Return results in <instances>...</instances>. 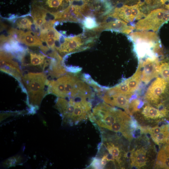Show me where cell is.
Returning <instances> with one entry per match:
<instances>
[{
	"mask_svg": "<svg viewBox=\"0 0 169 169\" xmlns=\"http://www.w3.org/2000/svg\"><path fill=\"white\" fill-rule=\"evenodd\" d=\"M21 84L26 90L28 102L33 106L39 105L48 93L45 90L49 84L46 74L44 72H29L23 76Z\"/></svg>",
	"mask_w": 169,
	"mask_h": 169,
	"instance_id": "1",
	"label": "cell"
},
{
	"mask_svg": "<svg viewBox=\"0 0 169 169\" xmlns=\"http://www.w3.org/2000/svg\"><path fill=\"white\" fill-rule=\"evenodd\" d=\"M89 118L99 127L109 130L115 123L128 119L124 112L105 103H100L94 107Z\"/></svg>",
	"mask_w": 169,
	"mask_h": 169,
	"instance_id": "2",
	"label": "cell"
},
{
	"mask_svg": "<svg viewBox=\"0 0 169 169\" xmlns=\"http://www.w3.org/2000/svg\"><path fill=\"white\" fill-rule=\"evenodd\" d=\"M146 31L135 32L130 35L134 44L135 51L140 58L147 55L150 51L152 53V48L160 51L161 47L157 35L154 32Z\"/></svg>",
	"mask_w": 169,
	"mask_h": 169,
	"instance_id": "3",
	"label": "cell"
},
{
	"mask_svg": "<svg viewBox=\"0 0 169 169\" xmlns=\"http://www.w3.org/2000/svg\"><path fill=\"white\" fill-rule=\"evenodd\" d=\"M169 21V11L164 8H157L139 20L135 27L138 30L156 32Z\"/></svg>",
	"mask_w": 169,
	"mask_h": 169,
	"instance_id": "4",
	"label": "cell"
},
{
	"mask_svg": "<svg viewBox=\"0 0 169 169\" xmlns=\"http://www.w3.org/2000/svg\"><path fill=\"white\" fill-rule=\"evenodd\" d=\"M11 54L3 50L0 52V70L10 74L21 82L23 75L18 63Z\"/></svg>",
	"mask_w": 169,
	"mask_h": 169,
	"instance_id": "5",
	"label": "cell"
},
{
	"mask_svg": "<svg viewBox=\"0 0 169 169\" xmlns=\"http://www.w3.org/2000/svg\"><path fill=\"white\" fill-rule=\"evenodd\" d=\"M143 16L138 4L131 6L125 5L117 8L112 14L113 17L128 23L139 20Z\"/></svg>",
	"mask_w": 169,
	"mask_h": 169,
	"instance_id": "6",
	"label": "cell"
},
{
	"mask_svg": "<svg viewBox=\"0 0 169 169\" xmlns=\"http://www.w3.org/2000/svg\"><path fill=\"white\" fill-rule=\"evenodd\" d=\"M141 64V79L147 84L159 74L158 67L160 60L157 55L151 56L143 61L140 60Z\"/></svg>",
	"mask_w": 169,
	"mask_h": 169,
	"instance_id": "7",
	"label": "cell"
},
{
	"mask_svg": "<svg viewBox=\"0 0 169 169\" xmlns=\"http://www.w3.org/2000/svg\"><path fill=\"white\" fill-rule=\"evenodd\" d=\"M9 33L18 42L29 46H41L42 41L36 33L31 31L24 32L21 30L11 28Z\"/></svg>",
	"mask_w": 169,
	"mask_h": 169,
	"instance_id": "8",
	"label": "cell"
},
{
	"mask_svg": "<svg viewBox=\"0 0 169 169\" xmlns=\"http://www.w3.org/2000/svg\"><path fill=\"white\" fill-rule=\"evenodd\" d=\"M57 51L60 54H67L82 49L84 44L80 35L76 36L66 37L61 39Z\"/></svg>",
	"mask_w": 169,
	"mask_h": 169,
	"instance_id": "9",
	"label": "cell"
},
{
	"mask_svg": "<svg viewBox=\"0 0 169 169\" xmlns=\"http://www.w3.org/2000/svg\"><path fill=\"white\" fill-rule=\"evenodd\" d=\"M131 97L119 93L106 91L102 98L106 103L122 108L128 113V107Z\"/></svg>",
	"mask_w": 169,
	"mask_h": 169,
	"instance_id": "10",
	"label": "cell"
},
{
	"mask_svg": "<svg viewBox=\"0 0 169 169\" xmlns=\"http://www.w3.org/2000/svg\"><path fill=\"white\" fill-rule=\"evenodd\" d=\"M52 12L35 4L32 5L31 16L36 28L40 29L42 25L50 20L47 19Z\"/></svg>",
	"mask_w": 169,
	"mask_h": 169,
	"instance_id": "11",
	"label": "cell"
},
{
	"mask_svg": "<svg viewBox=\"0 0 169 169\" xmlns=\"http://www.w3.org/2000/svg\"><path fill=\"white\" fill-rule=\"evenodd\" d=\"M100 28L128 34L135 29V27L128 25L125 21L117 19L103 23Z\"/></svg>",
	"mask_w": 169,
	"mask_h": 169,
	"instance_id": "12",
	"label": "cell"
},
{
	"mask_svg": "<svg viewBox=\"0 0 169 169\" xmlns=\"http://www.w3.org/2000/svg\"><path fill=\"white\" fill-rule=\"evenodd\" d=\"M141 79V64L140 61L137 69L131 77L125 81L127 84L129 90L133 94L137 89Z\"/></svg>",
	"mask_w": 169,
	"mask_h": 169,
	"instance_id": "13",
	"label": "cell"
},
{
	"mask_svg": "<svg viewBox=\"0 0 169 169\" xmlns=\"http://www.w3.org/2000/svg\"><path fill=\"white\" fill-rule=\"evenodd\" d=\"M156 164L159 168L169 169V145L168 144L159 151Z\"/></svg>",
	"mask_w": 169,
	"mask_h": 169,
	"instance_id": "14",
	"label": "cell"
},
{
	"mask_svg": "<svg viewBox=\"0 0 169 169\" xmlns=\"http://www.w3.org/2000/svg\"><path fill=\"white\" fill-rule=\"evenodd\" d=\"M63 0H35L33 3L50 12L51 10L58 8Z\"/></svg>",
	"mask_w": 169,
	"mask_h": 169,
	"instance_id": "15",
	"label": "cell"
},
{
	"mask_svg": "<svg viewBox=\"0 0 169 169\" xmlns=\"http://www.w3.org/2000/svg\"><path fill=\"white\" fill-rule=\"evenodd\" d=\"M132 165L140 167L144 166L146 162V155L145 150L141 148L136 150L132 158Z\"/></svg>",
	"mask_w": 169,
	"mask_h": 169,
	"instance_id": "16",
	"label": "cell"
},
{
	"mask_svg": "<svg viewBox=\"0 0 169 169\" xmlns=\"http://www.w3.org/2000/svg\"><path fill=\"white\" fill-rule=\"evenodd\" d=\"M29 61L28 64L32 66H41L44 65L45 59L47 57L45 55L39 54H38L30 52Z\"/></svg>",
	"mask_w": 169,
	"mask_h": 169,
	"instance_id": "17",
	"label": "cell"
},
{
	"mask_svg": "<svg viewBox=\"0 0 169 169\" xmlns=\"http://www.w3.org/2000/svg\"><path fill=\"white\" fill-rule=\"evenodd\" d=\"M142 114L146 118L152 119L161 118L164 116L158 109L149 105H146L143 108Z\"/></svg>",
	"mask_w": 169,
	"mask_h": 169,
	"instance_id": "18",
	"label": "cell"
},
{
	"mask_svg": "<svg viewBox=\"0 0 169 169\" xmlns=\"http://www.w3.org/2000/svg\"><path fill=\"white\" fill-rule=\"evenodd\" d=\"M62 37V35L58 32L53 27L45 30L40 31L39 38L41 41L46 38H52L57 40L59 41Z\"/></svg>",
	"mask_w": 169,
	"mask_h": 169,
	"instance_id": "19",
	"label": "cell"
},
{
	"mask_svg": "<svg viewBox=\"0 0 169 169\" xmlns=\"http://www.w3.org/2000/svg\"><path fill=\"white\" fill-rule=\"evenodd\" d=\"M102 144L107 149L108 153L111 155L115 159L118 161L120 155V151L119 148L111 143L106 142L105 144L104 143Z\"/></svg>",
	"mask_w": 169,
	"mask_h": 169,
	"instance_id": "20",
	"label": "cell"
},
{
	"mask_svg": "<svg viewBox=\"0 0 169 169\" xmlns=\"http://www.w3.org/2000/svg\"><path fill=\"white\" fill-rule=\"evenodd\" d=\"M169 136V129H167L151 137L155 143L159 144L167 142Z\"/></svg>",
	"mask_w": 169,
	"mask_h": 169,
	"instance_id": "21",
	"label": "cell"
},
{
	"mask_svg": "<svg viewBox=\"0 0 169 169\" xmlns=\"http://www.w3.org/2000/svg\"><path fill=\"white\" fill-rule=\"evenodd\" d=\"M82 23L85 28L88 29L96 28L99 25L96 19L92 16H87L85 17Z\"/></svg>",
	"mask_w": 169,
	"mask_h": 169,
	"instance_id": "22",
	"label": "cell"
},
{
	"mask_svg": "<svg viewBox=\"0 0 169 169\" xmlns=\"http://www.w3.org/2000/svg\"><path fill=\"white\" fill-rule=\"evenodd\" d=\"M16 25L19 29H31L32 25L31 21L28 18L23 17L18 19L16 22Z\"/></svg>",
	"mask_w": 169,
	"mask_h": 169,
	"instance_id": "23",
	"label": "cell"
},
{
	"mask_svg": "<svg viewBox=\"0 0 169 169\" xmlns=\"http://www.w3.org/2000/svg\"><path fill=\"white\" fill-rule=\"evenodd\" d=\"M167 129H169L168 124L165 125L161 126L158 125L152 128L149 130L150 134L151 136H155L162 131Z\"/></svg>",
	"mask_w": 169,
	"mask_h": 169,
	"instance_id": "24",
	"label": "cell"
},
{
	"mask_svg": "<svg viewBox=\"0 0 169 169\" xmlns=\"http://www.w3.org/2000/svg\"><path fill=\"white\" fill-rule=\"evenodd\" d=\"M56 41L57 40L53 38H44L42 42H45L47 46L50 49L54 50Z\"/></svg>",
	"mask_w": 169,
	"mask_h": 169,
	"instance_id": "25",
	"label": "cell"
},
{
	"mask_svg": "<svg viewBox=\"0 0 169 169\" xmlns=\"http://www.w3.org/2000/svg\"><path fill=\"white\" fill-rule=\"evenodd\" d=\"M141 128L138 126L136 128L132 131V134L134 138H137L141 134Z\"/></svg>",
	"mask_w": 169,
	"mask_h": 169,
	"instance_id": "26",
	"label": "cell"
},
{
	"mask_svg": "<svg viewBox=\"0 0 169 169\" xmlns=\"http://www.w3.org/2000/svg\"><path fill=\"white\" fill-rule=\"evenodd\" d=\"M138 125L137 121L133 118H132L130 121V127L132 130H134L136 128Z\"/></svg>",
	"mask_w": 169,
	"mask_h": 169,
	"instance_id": "27",
	"label": "cell"
},
{
	"mask_svg": "<svg viewBox=\"0 0 169 169\" xmlns=\"http://www.w3.org/2000/svg\"><path fill=\"white\" fill-rule=\"evenodd\" d=\"M165 8L169 11V0L165 4Z\"/></svg>",
	"mask_w": 169,
	"mask_h": 169,
	"instance_id": "28",
	"label": "cell"
},
{
	"mask_svg": "<svg viewBox=\"0 0 169 169\" xmlns=\"http://www.w3.org/2000/svg\"><path fill=\"white\" fill-rule=\"evenodd\" d=\"M68 0V1H71L72 0H72Z\"/></svg>",
	"mask_w": 169,
	"mask_h": 169,
	"instance_id": "29",
	"label": "cell"
}]
</instances>
